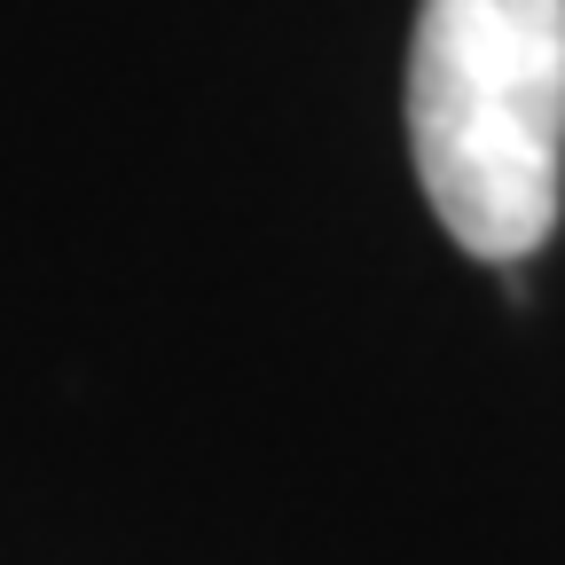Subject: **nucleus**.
Here are the masks:
<instances>
[{
  "instance_id": "obj_1",
  "label": "nucleus",
  "mask_w": 565,
  "mask_h": 565,
  "mask_svg": "<svg viewBox=\"0 0 565 565\" xmlns=\"http://www.w3.org/2000/svg\"><path fill=\"white\" fill-rule=\"evenodd\" d=\"M408 158L471 259L519 267L550 244L565 196V0H424Z\"/></svg>"
}]
</instances>
